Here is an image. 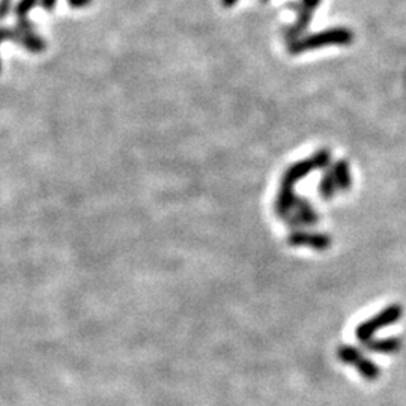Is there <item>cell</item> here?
I'll return each mask as SVG.
<instances>
[{"mask_svg":"<svg viewBox=\"0 0 406 406\" xmlns=\"http://www.w3.org/2000/svg\"><path fill=\"white\" fill-rule=\"evenodd\" d=\"M220 2H222V5L224 8H232V6L237 5L239 2V0H220Z\"/></svg>","mask_w":406,"mask_h":406,"instance_id":"19","label":"cell"},{"mask_svg":"<svg viewBox=\"0 0 406 406\" xmlns=\"http://www.w3.org/2000/svg\"><path fill=\"white\" fill-rule=\"evenodd\" d=\"M12 35H14V30L0 29V41H3V39H11L12 41Z\"/></svg>","mask_w":406,"mask_h":406,"instance_id":"18","label":"cell"},{"mask_svg":"<svg viewBox=\"0 0 406 406\" xmlns=\"http://www.w3.org/2000/svg\"><path fill=\"white\" fill-rule=\"evenodd\" d=\"M284 222H286V224L289 227H292V229L299 231V229H303V227L314 226L316 223L319 222V215L314 211V208L312 206L310 200L298 196L295 200L294 209H292L290 215Z\"/></svg>","mask_w":406,"mask_h":406,"instance_id":"4","label":"cell"},{"mask_svg":"<svg viewBox=\"0 0 406 406\" xmlns=\"http://www.w3.org/2000/svg\"><path fill=\"white\" fill-rule=\"evenodd\" d=\"M39 2V0H20L19 5H17V10H15V12H17V15L20 19H24L28 15V12L34 8L36 3Z\"/></svg>","mask_w":406,"mask_h":406,"instance_id":"13","label":"cell"},{"mask_svg":"<svg viewBox=\"0 0 406 406\" xmlns=\"http://www.w3.org/2000/svg\"><path fill=\"white\" fill-rule=\"evenodd\" d=\"M402 314H403V310L400 306L397 304L388 306L383 312L373 316V318L360 323L355 330V336L361 343H367L369 340H372V337L375 336L376 331L388 327V325L396 323L402 318Z\"/></svg>","mask_w":406,"mask_h":406,"instance_id":"2","label":"cell"},{"mask_svg":"<svg viewBox=\"0 0 406 406\" xmlns=\"http://www.w3.org/2000/svg\"><path fill=\"white\" fill-rule=\"evenodd\" d=\"M58 3V0H41V5L45 11H53V8Z\"/></svg>","mask_w":406,"mask_h":406,"instance_id":"16","label":"cell"},{"mask_svg":"<svg viewBox=\"0 0 406 406\" xmlns=\"http://www.w3.org/2000/svg\"><path fill=\"white\" fill-rule=\"evenodd\" d=\"M402 343L397 337H388L381 340H369L367 343H364V348L369 349L372 352L379 354H394L400 349Z\"/></svg>","mask_w":406,"mask_h":406,"instance_id":"9","label":"cell"},{"mask_svg":"<svg viewBox=\"0 0 406 406\" xmlns=\"http://www.w3.org/2000/svg\"><path fill=\"white\" fill-rule=\"evenodd\" d=\"M337 356L342 363L355 367L356 372H359L364 379L375 381L381 376V369L378 367V365L372 360L365 359V356L361 354L360 349H356L351 345L340 346L337 349Z\"/></svg>","mask_w":406,"mask_h":406,"instance_id":"3","label":"cell"},{"mask_svg":"<svg viewBox=\"0 0 406 406\" xmlns=\"http://www.w3.org/2000/svg\"><path fill=\"white\" fill-rule=\"evenodd\" d=\"M19 43H21V45L26 47L28 50L35 52V53L43 52L45 48L44 41L41 39L39 36H36L34 32H32V34H21V38H20Z\"/></svg>","mask_w":406,"mask_h":406,"instance_id":"11","label":"cell"},{"mask_svg":"<svg viewBox=\"0 0 406 406\" xmlns=\"http://www.w3.org/2000/svg\"><path fill=\"white\" fill-rule=\"evenodd\" d=\"M262 2H268V0H262Z\"/></svg>","mask_w":406,"mask_h":406,"instance_id":"20","label":"cell"},{"mask_svg":"<svg viewBox=\"0 0 406 406\" xmlns=\"http://www.w3.org/2000/svg\"><path fill=\"white\" fill-rule=\"evenodd\" d=\"M314 170H316V167L313 164L312 158L297 161V162H294V164H290L286 169V172H284L283 176H281V182L280 184L294 186V189H295V185L299 181H303L304 178H307L312 172H314Z\"/></svg>","mask_w":406,"mask_h":406,"instance_id":"7","label":"cell"},{"mask_svg":"<svg viewBox=\"0 0 406 406\" xmlns=\"http://www.w3.org/2000/svg\"><path fill=\"white\" fill-rule=\"evenodd\" d=\"M339 191L337 184L334 181V176H332L331 170H325L321 181L318 184V193L321 194V197L325 200H330L336 196V193Z\"/></svg>","mask_w":406,"mask_h":406,"instance_id":"10","label":"cell"},{"mask_svg":"<svg viewBox=\"0 0 406 406\" xmlns=\"http://www.w3.org/2000/svg\"><path fill=\"white\" fill-rule=\"evenodd\" d=\"M11 10V0H0V19H5Z\"/></svg>","mask_w":406,"mask_h":406,"instance_id":"14","label":"cell"},{"mask_svg":"<svg viewBox=\"0 0 406 406\" xmlns=\"http://www.w3.org/2000/svg\"><path fill=\"white\" fill-rule=\"evenodd\" d=\"M352 41H354V34L351 29L331 28V29L316 32V34L304 35L303 38L295 41V43L288 44V50L290 54H301L306 52L319 50V48L331 47V45L346 47V45H351Z\"/></svg>","mask_w":406,"mask_h":406,"instance_id":"1","label":"cell"},{"mask_svg":"<svg viewBox=\"0 0 406 406\" xmlns=\"http://www.w3.org/2000/svg\"><path fill=\"white\" fill-rule=\"evenodd\" d=\"M286 241L290 247H310L316 251L328 250L332 244L330 235L307 231H294Z\"/></svg>","mask_w":406,"mask_h":406,"instance_id":"5","label":"cell"},{"mask_svg":"<svg viewBox=\"0 0 406 406\" xmlns=\"http://www.w3.org/2000/svg\"><path fill=\"white\" fill-rule=\"evenodd\" d=\"M316 170H328L332 166V158H331V152L328 149H319L313 153V157H310Z\"/></svg>","mask_w":406,"mask_h":406,"instance_id":"12","label":"cell"},{"mask_svg":"<svg viewBox=\"0 0 406 406\" xmlns=\"http://www.w3.org/2000/svg\"><path fill=\"white\" fill-rule=\"evenodd\" d=\"M301 2H303V5H304V6H307V8H310V10H312V11H314V10H316V8H318V6L321 5V2H322V0H301Z\"/></svg>","mask_w":406,"mask_h":406,"instance_id":"17","label":"cell"},{"mask_svg":"<svg viewBox=\"0 0 406 406\" xmlns=\"http://www.w3.org/2000/svg\"><path fill=\"white\" fill-rule=\"evenodd\" d=\"M290 8H294V11L297 14V20L292 26L284 29V38H286L288 44L295 43L299 38H303L306 30L310 28L312 19H313V12L310 8H307L303 5V2H295V3H289Z\"/></svg>","mask_w":406,"mask_h":406,"instance_id":"6","label":"cell"},{"mask_svg":"<svg viewBox=\"0 0 406 406\" xmlns=\"http://www.w3.org/2000/svg\"><path fill=\"white\" fill-rule=\"evenodd\" d=\"M332 176H334V181L337 184L339 191H349L352 186V175L351 169H349V162L346 160H339L332 162L330 167Z\"/></svg>","mask_w":406,"mask_h":406,"instance_id":"8","label":"cell"},{"mask_svg":"<svg viewBox=\"0 0 406 406\" xmlns=\"http://www.w3.org/2000/svg\"><path fill=\"white\" fill-rule=\"evenodd\" d=\"M68 3H70L71 8L78 10V8H85L89 3H92V0H68Z\"/></svg>","mask_w":406,"mask_h":406,"instance_id":"15","label":"cell"}]
</instances>
